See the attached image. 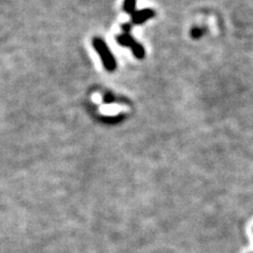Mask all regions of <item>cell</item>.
Returning a JSON list of instances; mask_svg holds the SVG:
<instances>
[{"mask_svg":"<svg viewBox=\"0 0 253 253\" xmlns=\"http://www.w3.org/2000/svg\"><path fill=\"white\" fill-rule=\"evenodd\" d=\"M203 34H204V30L199 29V27H194V29L191 30V37L193 39H201Z\"/></svg>","mask_w":253,"mask_h":253,"instance_id":"cell-5","label":"cell"},{"mask_svg":"<svg viewBox=\"0 0 253 253\" xmlns=\"http://www.w3.org/2000/svg\"><path fill=\"white\" fill-rule=\"evenodd\" d=\"M116 41H118L119 45L129 47L132 49L133 54L135 55L136 59L142 60L146 57V51H144V47L138 44L134 38L130 35V33H124V34H119L116 37Z\"/></svg>","mask_w":253,"mask_h":253,"instance_id":"cell-2","label":"cell"},{"mask_svg":"<svg viewBox=\"0 0 253 253\" xmlns=\"http://www.w3.org/2000/svg\"><path fill=\"white\" fill-rule=\"evenodd\" d=\"M93 47L94 49L97 52V54L100 55V59H101L102 63H104V68L108 72H114L116 69V63L115 57L112 52H110L109 47L105 44L104 40H102L101 38H94L93 39Z\"/></svg>","mask_w":253,"mask_h":253,"instance_id":"cell-1","label":"cell"},{"mask_svg":"<svg viewBox=\"0 0 253 253\" xmlns=\"http://www.w3.org/2000/svg\"><path fill=\"white\" fill-rule=\"evenodd\" d=\"M104 101L105 104H113V102L115 101V97H114L112 93H105L104 96Z\"/></svg>","mask_w":253,"mask_h":253,"instance_id":"cell-6","label":"cell"},{"mask_svg":"<svg viewBox=\"0 0 253 253\" xmlns=\"http://www.w3.org/2000/svg\"><path fill=\"white\" fill-rule=\"evenodd\" d=\"M155 15L154 11L150 10V8H146V10L141 11V12H135L133 15V23L135 25H141L143 23H146L147 20Z\"/></svg>","mask_w":253,"mask_h":253,"instance_id":"cell-3","label":"cell"},{"mask_svg":"<svg viewBox=\"0 0 253 253\" xmlns=\"http://www.w3.org/2000/svg\"><path fill=\"white\" fill-rule=\"evenodd\" d=\"M135 0H126V1H124V11H126L127 13H129L130 15H133L135 13Z\"/></svg>","mask_w":253,"mask_h":253,"instance_id":"cell-4","label":"cell"}]
</instances>
